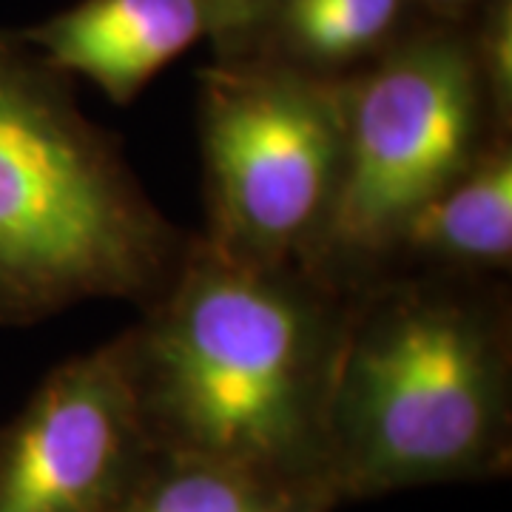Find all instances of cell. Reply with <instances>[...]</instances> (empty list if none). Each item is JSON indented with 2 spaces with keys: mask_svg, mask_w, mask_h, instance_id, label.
<instances>
[{
  "mask_svg": "<svg viewBox=\"0 0 512 512\" xmlns=\"http://www.w3.org/2000/svg\"><path fill=\"white\" fill-rule=\"evenodd\" d=\"M348 293L293 265H251L197 234L177 276L120 333L163 456L291 487L328 478V407Z\"/></svg>",
  "mask_w": 512,
  "mask_h": 512,
  "instance_id": "obj_1",
  "label": "cell"
},
{
  "mask_svg": "<svg viewBox=\"0 0 512 512\" xmlns=\"http://www.w3.org/2000/svg\"><path fill=\"white\" fill-rule=\"evenodd\" d=\"M512 470L507 276L393 271L348 291L328 407L342 504Z\"/></svg>",
  "mask_w": 512,
  "mask_h": 512,
  "instance_id": "obj_2",
  "label": "cell"
},
{
  "mask_svg": "<svg viewBox=\"0 0 512 512\" xmlns=\"http://www.w3.org/2000/svg\"><path fill=\"white\" fill-rule=\"evenodd\" d=\"M191 239L120 137L80 109L72 77L0 29V328H35L100 299L143 311Z\"/></svg>",
  "mask_w": 512,
  "mask_h": 512,
  "instance_id": "obj_3",
  "label": "cell"
},
{
  "mask_svg": "<svg viewBox=\"0 0 512 512\" xmlns=\"http://www.w3.org/2000/svg\"><path fill=\"white\" fill-rule=\"evenodd\" d=\"M501 134L478 77L467 18L413 23L345 77V151L328 222L305 271L348 293L382 274L424 202Z\"/></svg>",
  "mask_w": 512,
  "mask_h": 512,
  "instance_id": "obj_4",
  "label": "cell"
},
{
  "mask_svg": "<svg viewBox=\"0 0 512 512\" xmlns=\"http://www.w3.org/2000/svg\"><path fill=\"white\" fill-rule=\"evenodd\" d=\"M205 225L197 237L251 265L302 262L328 222L345 151V77L262 55L200 72Z\"/></svg>",
  "mask_w": 512,
  "mask_h": 512,
  "instance_id": "obj_5",
  "label": "cell"
},
{
  "mask_svg": "<svg viewBox=\"0 0 512 512\" xmlns=\"http://www.w3.org/2000/svg\"><path fill=\"white\" fill-rule=\"evenodd\" d=\"M160 458L114 336L52 367L0 424V512H123Z\"/></svg>",
  "mask_w": 512,
  "mask_h": 512,
  "instance_id": "obj_6",
  "label": "cell"
},
{
  "mask_svg": "<svg viewBox=\"0 0 512 512\" xmlns=\"http://www.w3.org/2000/svg\"><path fill=\"white\" fill-rule=\"evenodd\" d=\"M20 35L57 72L131 106L157 74L214 37V18L202 0H77Z\"/></svg>",
  "mask_w": 512,
  "mask_h": 512,
  "instance_id": "obj_7",
  "label": "cell"
},
{
  "mask_svg": "<svg viewBox=\"0 0 512 512\" xmlns=\"http://www.w3.org/2000/svg\"><path fill=\"white\" fill-rule=\"evenodd\" d=\"M510 268L512 137H493L404 225L382 274L507 276Z\"/></svg>",
  "mask_w": 512,
  "mask_h": 512,
  "instance_id": "obj_8",
  "label": "cell"
},
{
  "mask_svg": "<svg viewBox=\"0 0 512 512\" xmlns=\"http://www.w3.org/2000/svg\"><path fill=\"white\" fill-rule=\"evenodd\" d=\"M410 0H274L268 18L237 55L282 60L319 77L365 69L413 26Z\"/></svg>",
  "mask_w": 512,
  "mask_h": 512,
  "instance_id": "obj_9",
  "label": "cell"
},
{
  "mask_svg": "<svg viewBox=\"0 0 512 512\" xmlns=\"http://www.w3.org/2000/svg\"><path fill=\"white\" fill-rule=\"evenodd\" d=\"M274 493L231 467L163 456L123 512H256Z\"/></svg>",
  "mask_w": 512,
  "mask_h": 512,
  "instance_id": "obj_10",
  "label": "cell"
},
{
  "mask_svg": "<svg viewBox=\"0 0 512 512\" xmlns=\"http://www.w3.org/2000/svg\"><path fill=\"white\" fill-rule=\"evenodd\" d=\"M467 32L495 128L512 134V0H478Z\"/></svg>",
  "mask_w": 512,
  "mask_h": 512,
  "instance_id": "obj_11",
  "label": "cell"
},
{
  "mask_svg": "<svg viewBox=\"0 0 512 512\" xmlns=\"http://www.w3.org/2000/svg\"><path fill=\"white\" fill-rule=\"evenodd\" d=\"M202 3L214 18L211 40L217 46V55L242 52L274 6V0H202Z\"/></svg>",
  "mask_w": 512,
  "mask_h": 512,
  "instance_id": "obj_12",
  "label": "cell"
},
{
  "mask_svg": "<svg viewBox=\"0 0 512 512\" xmlns=\"http://www.w3.org/2000/svg\"><path fill=\"white\" fill-rule=\"evenodd\" d=\"M342 507L328 478H313L276 490L256 512H336Z\"/></svg>",
  "mask_w": 512,
  "mask_h": 512,
  "instance_id": "obj_13",
  "label": "cell"
},
{
  "mask_svg": "<svg viewBox=\"0 0 512 512\" xmlns=\"http://www.w3.org/2000/svg\"><path fill=\"white\" fill-rule=\"evenodd\" d=\"M424 3L433 18H450V20H464L470 9H476L478 0H419Z\"/></svg>",
  "mask_w": 512,
  "mask_h": 512,
  "instance_id": "obj_14",
  "label": "cell"
}]
</instances>
